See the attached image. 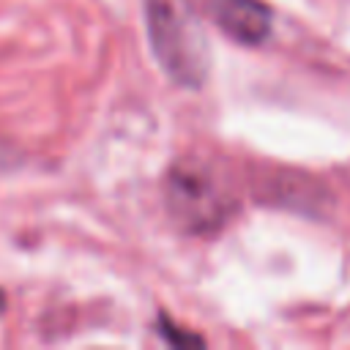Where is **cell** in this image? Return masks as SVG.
Wrapping results in <instances>:
<instances>
[{"mask_svg":"<svg viewBox=\"0 0 350 350\" xmlns=\"http://www.w3.org/2000/svg\"><path fill=\"white\" fill-rule=\"evenodd\" d=\"M197 5L238 44L257 46L271 36V8L260 0H197Z\"/></svg>","mask_w":350,"mask_h":350,"instance_id":"cell-3","label":"cell"},{"mask_svg":"<svg viewBox=\"0 0 350 350\" xmlns=\"http://www.w3.org/2000/svg\"><path fill=\"white\" fill-rule=\"evenodd\" d=\"M164 205L183 232L205 235L232 216L235 197L208 161L183 156L164 175Z\"/></svg>","mask_w":350,"mask_h":350,"instance_id":"cell-2","label":"cell"},{"mask_svg":"<svg viewBox=\"0 0 350 350\" xmlns=\"http://www.w3.org/2000/svg\"><path fill=\"white\" fill-rule=\"evenodd\" d=\"M3 306H5V295H3V290H0V312H3Z\"/></svg>","mask_w":350,"mask_h":350,"instance_id":"cell-5","label":"cell"},{"mask_svg":"<svg viewBox=\"0 0 350 350\" xmlns=\"http://www.w3.org/2000/svg\"><path fill=\"white\" fill-rule=\"evenodd\" d=\"M197 8V0H145L150 52L180 88H200L211 68L208 36Z\"/></svg>","mask_w":350,"mask_h":350,"instance_id":"cell-1","label":"cell"},{"mask_svg":"<svg viewBox=\"0 0 350 350\" xmlns=\"http://www.w3.org/2000/svg\"><path fill=\"white\" fill-rule=\"evenodd\" d=\"M159 323H161V328H159V331H161L170 342H178V345H200V342H202V339H200V336H194V334H180V331H175L178 325H170L164 314L159 317Z\"/></svg>","mask_w":350,"mask_h":350,"instance_id":"cell-4","label":"cell"}]
</instances>
